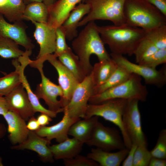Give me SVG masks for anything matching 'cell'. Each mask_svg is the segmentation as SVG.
Here are the masks:
<instances>
[{
	"mask_svg": "<svg viewBox=\"0 0 166 166\" xmlns=\"http://www.w3.org/2000/svg\"><path fill=\"white\" fill-rule=\"evenodd\" d=\"M72 41L75 53L78 57L85 76L89 74L93 66L90 62L92 54L96 55L99 61L111 58L104 46L97 25L94 21L88 23Z\"/></svg>",
	"mask_w": 166,
	"mask_h": 166,
	"instance_id": "cell-1",
	"label": "cell"
},
{
	"mask_svg": "<svg viewBox=\"0 0 166 166\" xmlns=\"http://www.w3.org/2000/svg\"><path fill=\"white\" fill-rule=\"evenodd\" d=\"M97 27L104 44L115 54L133 55L139 43L145 37L144 30L126 23L119 26L97 25Z\"/></svg>",
	"mask_w": 166,
	"mask_h": 166,
	"instance_id": "cell-2",
	"label": "cell"
},
{
	"mask_svg": "<svg viewBox=\"0 0 166 166\" xmlns=\"http://www.w3.org/2000/svg\"><path fill=\"white\" fill-rule=\"evenodd\" d=\"M124 14L126 24L145 31L166 25V16L145 0H126Z\"/></svg>",
	"mask_w": 166,
	"mask_h": 166,
	"instance_id": "cell-3",
	"label": "cell"
},
{
	"mask_svg": "<svg viewBox=\"0 0 166 166\" xmlns=\"http://www.w3.org/2000/svg\"><path fill=\"white\" fill-rule=\"evenodd\" d=\"M141 77L132 73L129 79L123 83L100 93L92 96L89 103L97 104L115 99H136L139 101L145 102L148 93L146 87L142 83Z\"/></svg>",
	"mask_w": 166,
	"mask_h": 166,
	"instance_id": "cell-4",
	"label": "cell"
},
{
	"mask_svg": "<svg viewBox=\"0 0 166 166\" xmlns=\"http://www.w3.org/2000/svg\"><path fill=\"white\" fill-rule=\"evenodd\" d=\"M126 0H85L88 4L89 13L80 21L78 27L97 20H109L116 26L125 23L124 8Z\"/></svg>",
	"mask_w": 166,
	"mask_h": 166,
	"instance_id": "cell-5",
	"label": "cell"
},
{
	"mask_svg": "<svg viewBox=\"0 0 166 166\" xmlns=\"http://www.w3.org/2000/svg\"><path fill=\"white\" fill-rule=\"evenodd\" d=\"M127 101L115 99L97 104H88L84 118L94 116L101 117L115 124L121 131L125 147L129 149L132 144L124 129L122 120Z\"/></svg>",
	"mask_w": 166,
	"mask_h": 166,
	"instance_id": "cell-6",
	"label": "cell"
},
{
	"mask_svg": "<svg viewBox=\"0 0 166 166\" xmlns=\"http://www.w3.org/2000/svg\"><path fill=\"white\" fill-rule=\"evenodd\" d=\"M139 102L136 99L128 100L122 115L123 124L132 144L148 146L147 139L142 129Z\"/></svg>",
	"mask_w": 166,
	"mask_h": 166,
	"instance_id": "cell-7",
	"label": "cell"
},
{
	"mask_svg": "<svg viewBox=\"0 0 166 166\" xmlns=\"http://www.w3.org/2000/svg\"><path fill=\"white\" fill-rule=\"evenodd\" d=\"M111 57L118 66L128 71L142 77L147 84L160 88L166 83V68L160 70L132 63L123 55L111 53Z\"/></svg>",
	"mask_w": 166,
	"mask_h": 166,
	"instance_id": "cell-8",
	"label": "cell"
},
{
	"mask_svg": "<svg viewBox=\"0 0 166 166\" xmlns=\"http://www.w3.org/2000/svg\"><path fill=\"white\" fill-rule=\"evenodd\" d=\"M94 87L90 73L78 84L69 102L63 108V111L66 110L71 118H84L89 99L93 95Z\"/></svg>",
	"mask_w": 166,
	"mask_h": 166,
	"instance_id": "cell-9",
	"label": "cell"
},
{
	"mask_svg": "<svg viewBox=\"0 0 166 166\" xmlns=\"http://www.w3.org/2000/svg\"><path fill=\"white\" fill-rule=\"evenodd\" d=\"M102 150L111 152L125 148L122 136L115 128L105 126L99 121L95 126L90 139L85 143Z\"/></svg>",
	"mask_w": 166,
	"mask_h": 166,
	"instance_id": "cell-10",
	"label": "cell"
},
{
	"mask_svg": "<svg viewBox=\"0 0 166 166\" xmlns=\"http://www.w3.org/2000/svg\"><path fill=\"white\" fill-rule=\"evenodd\" d=\"M43 65H38L35 68L39 72L41 77V82L38 85L34 93L39 99H43L48 107V109L57 113L63 112L60 101L57 98L62 97L63 95L61 87L53 83L44 75Z\"/></svg>",
	"mask_w": 166,
	"mask_h": 166,
	"instance_id": "cell-11",
	"label": "cell"
},
{
	"mask_svg": "<svg viewBox=\"0 0 166 166\" xmlns=\"http://www.w3.org/2000/svg\"><path fill=\"white\" fill-rule=\"evenodd\" d=\"M44 59L54 67L57 73L59 85L63 93V96L60 100L61 107L63 108L69 102L73 93L79 83L73 74L53 54L47 55Z\"/></svg>",
	"mask_w": 166,
	"mask_h": 166,
	"instance_id": "cell-12",
	"label": "cell"
},
{
	"mask_svg": "<svg viewBox=\"0 0 166 166\" xmlns=\"http://www.w3.org/2000/svg\"><path fill=\"white\" fill-rule=\"evenodd\" d=\"M4 97L8 110L16 113L26 121L34 116L35 112L22 84Z\"/></svg>",
	"mask_w": 166,
	"mask_h": 166,
	"instance_id": "cell-13",
	"label": "cell"
},
{
	"mask_svg": "<svg viewBox=\"0 0 166 166\" xmlns=\"http://www.w3.org/2000/svg\"><path fill=\"white\" fill-rule=\"evenodd\" d=\"M35 27L34 36L40 46L36 59L45 61L44 58L54 53L56 49V29L47 23L31 22Z\"/></svg>",
	"mask_w": 166,
	"mask_h": 166,
	"instance_id": "cell-14",
	"label": "cell"
},
{
	"mask_svg": "<svg viewBox=\"0 0 166 166\" xmlns=\"http://www.w3.org/2000/svg\"><path fill=\"white\" fill-rule=\"evenodd\" d=\"M27 27L22 21L13 24L8 22L0 14V37L11 39L23 47L26 50L32 51L35 46L26 34Z\"/></svg>",
	"mask_w": 166,
	"mask_h": 166,
	"instance_id": "cell-15",
	"label": "cell"
},
{
	"mask_svg": "<svg viewBox=\"0 0 166 166\" xmlns=\"http://www.w3.org/2000/svg\"><path fill=\"white\" fill-rule=\"evenodd\" d=\"M30 54L25 52L24 54L18 58L12 60V64L19 72L21 77V83L26 91L30 102L36 113L38 112L46 114L51 118L56 117L57 113L44 107L40 103L39 99L32 91L24 71L26 67L29 65L30 61L29 57Z\"/></svg>",
	"mask_w": 166,
	"mask_h": 166,
	"instance_id": "cell-16",
	"label": "cell"
},
{
	"mask_svg": "<svg viewBox=\"0 0 166 166\" xmlns=\"http://www.w3.org/2000/svg\"><path fill=\"white\" fill-rule=\"evenodd\" d=\"M50 142L46 138L38 135L35 131H30L25 141L17 145H14L11 148L16 150L33 151L38 154L43 162L53 163L54 158L49 146Z\"/></svg>",
	"mask_w": 166,
	"mask_h": 166,
	"instance_id": "cell-17",
	"label": "cell"
},
{
	"mask_svg": "<svg viewBox=\"0 0 166 166\" xmlns=\"http://www.w3.org/2000/svg\"><path fill=\"white\" fill-rule=\"evenodd\" d=\"M63 112V117L59 122L51 126H41L35 132L50 142L55 139L57 142L60 143L68 138V132L70 127L81 119L70 118L65 110H64Z\"/></svg>",
	"mask_w": 166,
	"mask_h": 166,
	"instance_id": "cell-18",
	"label": "cell"
},
{
	"mask_svg": "<svg viewBox=\"0 0 166 166\" xmlns=\"http://www.w3.org/2000/svg\"><path fill=\"white\" fill-rule=\"evenodd\" d=\"M8 124V138L14 145L22 143L27 138L29 130L26 121L16 113L8 110L3 115Z\"/></svg>",
	"mask_w": 166,
	"mask_h": 166,
	"instance_id": "cell-19",
	"label": "cell"
},
{
	"mask_svg": "<svg viewBox=\"0 0 166 166\" xmlns=\"http://www.w3.org/2000/svg\"><path fill=\"white\" fill-rule=\"evenodd\" d=\"M82 0H58L48 7L49 17L47 23L56 29L61 26L71 12Z\"/></svg>",
	"mask_w": 166,
	"mask_h": 166,
	"instance_id": "cell-20",
	"label": "cell"
},
{
	"mask_svg": "<svg viewBox=\"0 0 166 166\" xmlns=\"http://www.w3.org/2000/svg\"><path fill=\"white\" fill-rule=\"evenodd\" d=\"M90 9L88 4L80 2L72 10L61 26L65 33L66 39L71 41L77 36V28L79 23L89 13Z\"/></svg>",
	"mask_w": 166,
	"mask_h": 166,
	"instance_id": "cell-21",
	"label": "cell"
},
{
	"mask_svg": "<svg viewBox=\"0 0 166 166\" xmlns=\"http://www.w3.org/2000/svg\"><path fill=\"white\" fill-rule=\"evenodd\" d=\"M129 149L125 148L115 152H111L99 148H93L87 155L100 166H119L126 158Z\"/></svg>",
	"mask_w": 166,
	"mask_h": 166,
	"instance_id": "cell-22",
	"label": "cell"
},
{
	"mask_svg": "<svg viewBox=\"0 0 166 166\" xmlns=\"http://www.w3.org/2000/svg\"><path fill=\"white\" fill-rule=\"evenodd\" d=\"M84 143L73 137L58 144L49 146L54 159H65L74 157L81 151Z\"/></svg>",
	"mask_w": 166,
	"mask_h": 166,
	"instance_id": "cell-23",
	"label": "cell"
},
{
	"mask_svg": "<svg viewBox=\"0 0 166 166\" xmlns=\"http://www.w3.org/2000/svg\"><path fill=\"white\" fill-rule=\"evenodd\" d=\"M98 118V116H94L82 120L80 119L70 127L68 135L85 143L90 139Z\"/></svg>",
	"mask_w": 166,
	"mask_h": 166,
	"instance_id": "cell-24",
	"label": "cell"
},
{
	"mask_svg": "<svg viewBox=\"0 0 166 166\" xmlns=\"http://www.w3.org/2000/svg\"><path fill=\"white\" fill-rule=\"evenodd\" d=\"M118 67L111 57L95 63L91 72L94 87L101 85L106 81Z\"/></svg>",
	"mask_w": 166,
	"mask_h": 166,
	"instance_id": "cell-25",
	"label": "cell"
},
{
	"mask_svg": "<svg viewBox=\"0 0 166 166\" xmlns=\"http://www.w3.org/2000/svg\"><path fill=\"white\" fill-rule=\"evenodd\" d=\"M57 58L73 74L79 83L86 77L81 67L79 58L70 48L60 55Z\"/></svg>",
	"mask_w": 166,
	"mask_h": 166,
	"instance_id": "cell-26",
	"label": "cell"
},
{
	"mask_svg": "<svg viewBox=\"0 0 166 166\" xmlns=\"http://www.w3.org/2000/svg\"><path fill=\"white\" fill-rule=\"evenodd\" d=\"M49 11L47 6L42 2H34L26 5L22 16L23 20L47 23Z\"/></svg>",
	"mask_w": 166,
	"mask_h": 166,
	"instance_id": "cell-27",
	"label": "cell"
},
{
	"mask_svg": "<svg viewBox=\"0 0 166 166\" xmlns=\"http://www.w3.org/2000/svg\"><path fill=\"white\" fill-rule=\"evenodd\" d=\"M26 5L23 0H8L0 14L10 22L22 21Z\"/></svg>",
	"mask_w": 166,
	"mask_h": 166,
	"instance_id": "cell-28",
	"label": "cell"
},
{
	"mask_svg": "<svg viewBox=\"0 0 166 166\" xmlns=\"http://www.w3.org/2000/svg\"><path fill=\"white\" fill-rule=\"evenodd\" d=\"M132 74L118 66L106 81L101 85L94 87L93 95L100 93L109 89L123 83L129 79Z\"/></svg>",
	"mask_w": 166,
	"mask_h": 166,
	"instance_id": "cell-29",
	"label": "cell"
},
{
	"mask_svg": "<svg viewBox=\"0 0 166 166\" xmlns=\"http://www.w3.org/2000/svg\"><path fill=\"white\" fill-rule=\"evenodd\" d=\"M24 53L13 40L0 37V56L1 57L5 59H17L22 56Z\"/></svg>",
	"mask_w": 166,
	"mask_h": 166,
	"instance_id": "cell-30",
	"label": "cell"
},
{
	"mask_svg": "<svg viewBox=\"0 0 166 166\" xmlns=\"http://www.w3.org/2000/svg\"><path fill=\"white\" fill-rule=\"evenodd\" d=\"M21 84L20 73L15 69L14 71L0 77V96H6Z\"/></svg>",
	"mask_w": 166,
	"mask_h": 166,
	"instance_id": "cell-31",
	"label": "cell"
},
{
	"mask_svg": "<svg viewBox=\"0 0 166 166\" xmlns=\"http://www.w3.org/2000/svg\"><path fill=\"white\" fill-rule=\"evenodd\" d=\"M145 31V37L158 49H166V25Z\"/></svg>",
	"mask_w": 166,
	"mask_h": 166,
	"instance_id": "cell-32",
	"label": "cell"
},
{
	"mask_svg": "<svg viewBox=\"0 0 166 166\" xmlns=\"http://www.w3.org/2000/svg\"><path fill=\"white\" fill-rule=\"evenodd\" d=\"M158 49L151 41L145 37L139 43L134 51L133 55L135 56L136 63H139Z\"/></svg>",
	"mask_w": 166,
	"mask_h": 166,
	"instance_id": "cell-33",
	"label": "cell"
},
{
	"mask_svg": "<svg viewBox=\"0 0 166 166\" xmlns=\"http://www.w3.org/2000/svg\"><path fill=\"white\" fill-rule=\"evenodd\" d=\"M166 63V49H158L155 52L145 58L139 64L156 69L158 65Z\"/></svg>",
	"mask_w": 166,
	"mask_h": 166,
	"instance_id": "cell-34",
	"label": "cell"
},
{
	"mask_svg": "<svg viewBox=\"0 0 166 166\" xmlns=\"http://www.w3.org/2000/svg\"><path fill=\"white\" fill-rule=\"evenodd\" d=\"M148 146L138 145L135 152L133 166H148L152 157Z\"/></svg>",
	"mask_w": 166,
	"mask_h": 166,
	"instance_id": "cell-35",
	"label": "cell"
},
{
	"mask_svg": "<svg viewBox=\"0 0 166 166\" xmlns=\"http://www.w3.org/2000/svg\"><path fill=\"white\" fill-rule=\"evenodd\" d=\"M152 157L166 159V129L160 132L156 144L150 151Z\"/></svg>",
	"mask_w": 166,
	"mask_h": 166,
	"instance_id": "cell-36",
	"label": "cell"
},
{
	"mask_svg": "<svg viewBox=\"0 0 166 166\" xmlns=\"http://www.w3.org/2000/svg\"><path fill=\"white\" fill-rule=\"evenodd\" d=\"M56 49L53 54L57 58L62 53L66 51L70 47L67 44L65 33L61 26L56 29Z\"/></svg>",
	"mask_w": 166,
	"mask_h": 166,
	"instance_id": "cell-37",
	"label": "cell"
},
{
	"mask_svg": "<svg viewBox=\"0 0 166 166\" xmlns=\"http://www.w3.org/2000/svg\"><path fill=\"white\" fill-rule=\"evenodd\" d=\"M63 160L64 164L65 166H99L98 163L87 156L79 154L73 158Z\"/></svg>",
	"mask_w": 166,
	"mask_h": 166,
	"instance_id": "cell-38",
	"label": "cell"
},
{
	"mask_svg": "<svg viewBox=\"0 0 166 166\" xmlns=\"http://www.w3.org/2000/svg\"><path fill=\"white\" fill-rule=\"evenodd\" d=\"M137 145L132 144L125 159L122 162V166H133L135 152Z\"/></svg>",
	"mask_w": 166,
	"mask_h": 166,
	"instance_id": "cell-39",
	"label": "cell"
},
{
	"mask_svg": "<svg viewBox=\"0 0 166 166\" xmlns=\"http://www.w3.org/2000/svg\"><path fill=\"white\" fill-rule=\"evenodd\" d=\"M166 16V0H145Z\"/></svg>",
	"mask_w": 166,
	"mask_h": 166,
	"instance_id": "cell-40",
	"label": "cell"
},
{
	"mask_svg": "<svg viewBox=\"0 0 166 166\" xmlns=\"http://www.w3.org/2000/svg\"><path fill=\"white\" fill-rule=\"evenodd\" d=\"M27 127L29 130L35 131L41 127L38 123L37 119L34 116L30 118L26 124Z\"/></svg>",
	"mask_w": 166,
	"mask_h": 166,
	"instance_id": "cell-41",
	"label": "cell"
},
{
	"mask_svg": "<svg viewBox=\"0 0 166 166\" xmlns=\"http://www.w3.org/2000/svg\"><path fill=\"white\" fill-rule=\"evenodd\" d=\"M52 118L48 115L41 113L37 117V120L40 126H44L48 125L52 121Z\"/></svg>",
	"mask_w": 166,
	"mask_h": 166,
	"instance_id": "cell-42",
	"label": "cell"
},
{
	"mask_svg": "<svg viewBox=\"0 0 166 166\" xmlns=\"http://www.w3.org/2000/svg\"><path fill=\"white\" fill-rule=\"evenodd\" d=\"M166 159L152 157L148 166H165Z\"/></svg>",
	"mask_w": 166,
	"mask_h": 166,
	"instance_id": "cell-43",
	"label": "cell"
},
{
	"mask_svg": "<svg viewBox=\"0 0 166 166\" xmlns=\"http://www.w3.org/2000/svg\"><path fill=\"white\" fill-rule=\"evenodd\" d=\"M8 111L5 97L0 96V115H3Z\"/></svg>",
	"mask_w": 166,
	"mask_h": 166,
	"instance_id": "cell-44",
	"label": "cell"
},
{
	"mask_svg": "<svg viewBox=\"0 0 166 166\" xmlns=\"http://www.w3.org/2000/svg\"><path fill=\"white\" fill-rule=\"evenodd\" d=\"M7 129L5 125L2 123H0V138H2L5 135Z\"/></svg>",
	"mask_w": 166,
	"mask_h": 166,
	"instance_id": "cell-45",
	"label": "cell"
},
{
	"mask_svg": "<svg viewBox=\"0 0 166 166\" xmlns=\"http://www.w3.org/2000/svg\"><path fill=\"white\" fill-rule=\"evenodd\" d=\"M57 0H43V2L48 7L53 5Z\"/></svg>",
	"mask_w": 166,
	"mask_h": 166,
	"instance_id": "cell-46",
	"label": "cell"
},
{
	"mask_svg": "<svg viewBox=\"0 0 166 166\" xmlns=\"http://www.w3.org/2000/svg\"><path fill=\"white\" fill-rule=\"evenodd\" d=\"M26 5L34 2H42L43 0H23Z\"/></svg>",
	"mask_w": 166,
	"mask_h": 166,
	"instance_id": "cell-47",
	"label": "cell"
},
{
	"mask_svg": "<svg viewBox=\"0 0 166 166\" xmlns=\"http://www.w3.org/2000/svg\"><path fill=\"white\" fill-rule=\"evenodd\" d=\"M8 0H0V12L7 3Z\"/></svg>",
	"mask_w": 166,
	"mask_h": 166,
	"instance_id": "cell-48",
	"label": "cell"
},
{
	"mask_svg": "<svg viewBox=\"0 0 166 166\" xmlns=\"http://www.w3.org/2000/svg\"><path fill=\"white\" fill-rule=\"evenodd\" d=\"M2 159H1V157H0V166H2L3 165H2Z\"/></svg>",
	"mask_w": 166,
	"mask_h": 166,
	"instance_id": "cell-49",
	"label": "cell"
},
{
	"mask_svg": "<svg viewBox=\"0 0 166 166\" xmlns=\"http://www.w3.org/2000/svg\"><path fill=\"white\" fill-rule=\"evenodd\" d=\"M84 0H81L82 2H83Z\"/></svg>",
	"mask_w": 166,
	"mask_h": 166,
	"instance_id": "cell-50",
	"label": "cell"
}]
</instances>
